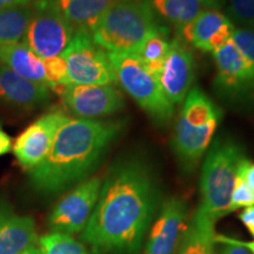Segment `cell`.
I'll return each mask as SVG.
<instances>
[{
  "instance_id": "1",
  "label": "cell",
  "mask_w": 254,
  "mask_h": 254,
  "mask_svg": "<svg viewBox=\"0 0 254 254\" xmlns=\"http://www.w3.org/2000/svg\"><path fill=\"white\" fill-rule=\"evenodd\" d=\"M159 204V187L144 161L128 159L112 168L81 239L101 253L136 254Z\"/></svg>"
},
{
  "instance_id": "2",
  "label": "cell",
  "mask_w": 254,
  "mask_h": 254,
  "mask_svg": "<svg viewBox=\"0 0 254 254\" xmlns=\"http://www.w3.org/2000/svg\"><path fill=\"white\" fill-rule=\"evenodd\" d=\"M125 125V120L68 119L45 160L28 172L31 185L44 194H58L86 180Z\"/></svg>"
},
{
  "instance_id": "3",
  "label": "cell",
  "mask_w": 254,
  "mask_h": 254,
  "mask_svg": "<svg viewBox=\"0 0 254 254\" xmlns=\"http://www.w3.org/2000/svg\"><path fill=\"white\" fill-rule=\"evenodd\" d=\"M157 15L152 0H118L95 24L92 40L107 52L138 55L145 40L165 27Z\"/></svg>"
},
{
  "instance_id": "4",
  "label": "cell",
  "mask_w": 254,
  "mask_h": 254,
  "mask_svg": "<svg viewBox=\"0 0 254 254\" xmlns=\"http://www.w3.org/2000/svg\"><path fill=\"white\" fill-rule=\"evenodd\" d=\"M245 157L244 148L228 138L217 139L206 155L200 176L198 208L214 222L231 213L232 190L238 166Z\"/></svg>"
},
{
  "instance_id": "5",
  "label": "cell",
  "mask_w": 254,
  "mask_h": 254,
  "mask_svg": "<svg viewBox=\"0 0 254 254\" xmlns=\"http://www.w3.org/2000/svg\"><path fill=\"white\" fill-rule=\"evenodd\" d=\"M116 82L154 122L165 124L172 118L174 105L167 99L155 75L136 53L107 52Z\"/></svg>"
},
{
  "instance_id": "6",
  "label": "cell",
  "mask_w": 254,
  "mask_h": 254,
  "mask_svg": "<svg viewBox=\"0 0 254 254\" xmlns=\"http://www.w3.org/2000/svg\"><path fill=\"white\" fill-rule=\"evenodd\" d=\"M74 30L59 7L58 0L32 2V17L23 43L41 59L62 56L71 43Z\"/></svg>"
},
{
  "instance_id": "7",
  "label": "cell",
  "mask_w": 254,
  "mask_h": 254,
  "mask_svg": "<svg viewBox=\"0 0 254 254\" xmlns=\"http://www.w3.org/2000/svg\"><path fill=\"white\" fill-rule=\"evenodd\" d=\"M214 87L218 95L227 103L247 105L254 103V65L228 40L214 51Z\"/></svg>"
},
{
  "instance_id": "8",
  "label": "cell",
  "mask_w": 254,
  "mask_h": 254,
  "mask_svg": "<svg viewBox=\"0 0 254 254\" xmlns=\"http://www.w3.org/2000/svg\"><path fill=\"white\" fill-rule=\"evenodd\" d=\"M62 57L67 67L69 84H116V78L106 51L92 40L90 33L75 32Z\"/></svg>"
},
{
  "instance_id": "9",
  "label": "cell",
  "mask_w": 254,
  "mask_h": 254,
  "mask_svg": "<svg viewBox=\"0 0 254 254\" xmlns=\"http://www.w3.org/2000/svg\"><path fill=\"white\" fill-rule=\"evenodd\" d=\"M103 182L93 177L75 185L64 195L49 215L51 232L73 234L81 233L93 213Z\"/></svg>"
},
{
  "instance_id": "10",
  "label": "cell",
  "mask_w": 254,
  "mask_h": 254,
  "mask_svg": "<svg viewBox=\"0 0 254 254\" xmlns=\"http://www.w3.org/2000/svg\"><path fill=\"white\" fill-rule=\"evenodd\" d=\"M58 93L66 110L77 119L104 118L125 107L123 93L113 85L68 84Z\"/></svg>"
},
{
  "instance_id": "11",
  "label": "cell",
  "mask_w": 254,
  "mask_h": 254,
  "mask_svg": "<svg viewBox=\"0 0 254 254\" xmlns=\"http://www.w3.org/2000/svg\"><path fill=\"white\" fill-rule=\"evenodd\" d=\"M68 120L62 110H51L27 126L14 141L13 153L19 165L30 172L45 160L57 132Z\"/></svg>"
},
{
  "instance_id": "12",
  "label": "cell",
  "mask_w": 254,
  "mask_h": 254,
  "mask_svg": "<svg viewBox=\"0 0 254 254\" xmlns=\"http://www.w3.org/2000/svg\"><path fill=\"white\" fill-rule=\"evenodd\" d=\"M189 209L183 199L171 198L161 205L144 254H177L186 231Z\"/></svg>"
},
{
  "instance_id": "13",
  "label": "cell",
  "mask_w": 254,
  "mask_h": 254,
  "mask_svg": "<svg viewBox=\"0 0 254 254\" xmlns=\"http://www.w3.org/2000/svg\"><path fill=\"white\" fill-rule=\"evenodd\" d=\"M195 78V62L185 41L174 37L158 82L166 98L173 105L184 103Z\"/></svg>"
},
{
  "instance_id": "14",
  "label": "cell",
  "mask_w": 254,
  "mask_h": 254,
  "mask_svg": "<svg viewBox=\"0 0 254 254\" xmlns=\"http://www.w3.org/2000/svg\"><path fill=\"white\" fill-rule=\"evenodd\" d=\"M219 122L205 126H190L182 114L178 118L172 135V150L184 171L190 172L198 166L213 138Z\"/></svg>"
},
{
  "instance_id": "15",
  "label": "cell",
  "mask_w": 254,
  "mask_h": 254,
  "mask_svg": "<svg viewBox=\"0 0 254 254\" xmlns=\"http://www.w3.org/2000/svg\"><path fill=\"white\" fill-rule=\"evenodd\" d=\"M50 88L38 84L0 65V105L19 111H32L47 103Z\"/></svg>"
},
{
  "instance_id": "16",
  "label": "cell",
  "mask_w": 254,
  "mask_h": 254,
  "mask_svg": "<svg viewBox=\"0 0 254 254\" xmlns=\"http://www.w3.org/2000/svg\"><path fill=\"white\" fill-rule=\"evenodd\" d=\"M38 240L33 219L15 213L9 204L0 200V254H20L38 245Z\"/></svg>"
},
{
  "instance_id": "17",
  "label": "cell",
  "mask_w": 254,
  "mask_h": 254,
  "mask_svg": "<svg viewBox=\"0 0 254 254\" xmlns=\"http://www.w3.org/2000/svg\"><path fill=\"white\" fill-rule=\"evenodd\" d=\"M0 65L5 66L26 80L46 85L44 60L24 43L0 47Z\"/></svg>"
},
{
  "instance_id": "18",
  "label": "cell",
  "mask_w": 254,
  "mask_h": 254,
  "mask_svg": "<svg viewBox=\"0 0 254 254\" xmlns=\"http://www.w3.org/2000/svg\"><path fill=\"white\" fill-rule=\"evenodd\" d=\"M118 0H58L63 14L74 32L90 33L105 12Z\"/></svg>"
},
{
  "instance_id": "19",
  "label": "cell",
  "mask_w": 254,
  "mask_h": 254,
  "mask_svg": "<svg viewBox=\"0 0 254 254\" xmlns=\"http://www.w3.org/2000/svg\"><path fill=\"white\" fill-rule=\"evenodd\" d=\"M214 226L215 222L196 208L177 254H217Z\"/></svg>"
},
{
  "instance_id": "20",
  "label": "cell",
  "mask_w": 254,
  "mask_h": 254,
  "mask_svg": "<svg viewBox=\"0 0 254 254\" xmlns=\"http://www.w3.org/2000/svg\"><path fill=\"white\" fill-rule=\"evenodd\" d=\"M228 21H231L230 19L219 9H204L182 31L178 32L176 37L207 52L211 38Z\"/></svg>"
},
{
  "instance_id": "21",
  "label": "cell",
  "mask_w": 254,
  "mask_h": 254,
  "mask_svg": "<svg viewBox=\"0 0 254 254\" xmlns=\"http://www.w3.org/2000/svg\"><path fill=\"white\" fill-rule=\"evenodd\" d=\"M152 5L158 15H160L176 33L204 9H214L208 0H152Z\"/></svg>"
},
{
  "instance_id": "22",
  "label": "cell",
  "mask_w": 254,
  "mask_h": 254,
  "mask_svg": "<svg viewBox=\"0 0 254 254\" xmlns=\"http://www.w3.org/2000/svg\"><path fill=\"white\" fill-rule=\"evenodd\" d=\"M180 114L193 127L205 126L212 122H220L221 119L220 109L199 87L190 88L184 100Z\"/></svg>"
},
{
  "instance_id": "23",
  "label": "cell",
  "mask_w": 254,
  "mask_h": 254,
  "mask_svg": "<svg viewBox=\"0 0 254 254\" xmlns=\"http://www.w3.org/2000/svg\"><path fill=\"white\" fill-rule=\"evenodd\" d=\"M32 17V4L0 9V47L24 39Z\"/></svg>"
},
{
  "instance_id": "24",
  "label": "cell",
  "mask_w": 254,
  "mask_h": 254,
  "mask_svg": "<svg viewBox=\"0 0 254 254\" xmlns=\"http://www.w3.org/2000/svg\"><path fill=\"white\" fill-rule=\"evenodd\" d=\"M171 40L172 39H170V28L165 26L152 33L142 44L138 53L148 71L157 78L163 68L164 62L166 59L168 51H170Z\"/></svg>"
},
{
  "instance_id": "25",
  "label": "cell",
  "mask_w": 254,
  "mask_h": 254,
  "mask_svg": "<svg viewBox=\"0 0 254 254\" xmlns=\"http://www.w3.org/2000/svg\"><path fill=\"white\" fill-rule=\"evenodd\" d=\"M38 247L41 254H88L85 246L72 236L57 232L40 237Z\"/></svg>"
},
{
  "instance_id": "26",
  "label": "cell",
  "mask_w": 254,
  "mask_h": 254,
  "mask_svg": "<svg viewBox=\"0 0 254 254\" xmlns=\"http://www.w3.org/2000/svg\"><path fill=\"white\" fill-rule=\"evenodd\" d=\"M224 6L232 24L254 30V0H225Z\"/></svg>"
},
{
  "instance_id": "27",
  "label": "cell",
  "mask_w": 254,
  "mask_h": 254,
  "mask_svg": "<svg viewBox=\"0 0 254 254\" xmlns=\"http://www.w3.org/2000/svg\"><path fill=\"white\" fill-rule=\"evenodd\" d=\"M46 73V84L50 90L59 92L62 87L69 84L67 67L62 56L43 59Z\"/></svg>"
},
{
  "instance_id": "28",
  "label": "cell",
  "mask_w": 254,
  "mask_h": 254,
  "mask_svg": "<svg viewBox=\"0 0 254 254\" xmlns=\"http://www.w3.org/2000/svg\"><path fill=\"white\" fill-rule=\"evenodd\" d=\"M250 206H254V190L250 189L243 178L237 174L232 190L230 212L232 213L237 209L246 208Z\"/></svg>"
},
{
  "instance_id": "29",
  "label": "cell",
  "mask_w": 254,
  "mask_h": 254,
  "mask_svg": "<svg viewBox=\"0 0 254 254\" xmlns=\"http://www.w3.org/2000/svg\"><path fill=\"white\" fill-rule=\"evenodd\" d=\"M232 41L241 55L254 65V30L236 27L232 33Z\"/></svg>"
},
{
  "instance_id": "30",
  "label": "cell",
  "mask_w": 254,
  "mask_h": 254,
  "mask_svg": "<svg viewBox=\"0 0 254 254\" xmlns=\"http://www.w3.org/2000/svg\"><path fill=\"white\" fill-rule=\"evenodd\" d=\"M215 243L221 244L220 254H251L243 246L238 245L233 241L232 238L225 237V236H215Z\"/></svg>"
},
{
  "instance_id": "31",
  "label": "cell",
  "mask_w": 254,
  "mask_h": 254,
  "mask_svg": "<svg viewBox=\"0 0 254 254\" xmlns=\"http://www.w3.org/2000/svg\"><path fill=\"white\" fill-rule=\"evenodd\" d=\"M237 174L243 178L244 182L247 184L250 189L254 190V163H252L247 157L240 161Z\"/></svg>"
},
{
  "instance_id": "32",
  "label": "cell",
  "mask_w": 254,
  "mask_h": 254,
  "mask_svg": "<svg viewBox=\"0 0 254 254\" xmlns=\"http://www.w3.org/2000/svg\"><path fill=\"white\" fill-rule=\"evenodd\" d=\"M239 219L244 226L249 230L251 236L254 238V206L244 208V211L239 214Z\"/></svg>"
},
{
  "instance_id": "33",
  "label": "cell",
  "mask_w": 254,
  "mask_h": 254,
  "mask_svg": "<svg viewBox=\"0 0 254 254\" xmlns=\"http://www.w3.org/2000/svg\"><path fill=\"white\" fill-rule=\"evenodd\" d=\"M12 147H13V145H12L11 136L0 127V157L11 152Z\"/></svg>"
},
{
  "instance_id": "34",
  "label": "cell",
  "mask_w": 254,
  "mask_h": 254,
  "mask_svg": "<svg viewBox=\"0 0 254 254\" xmlns=\"http://www.w3.org/2000/svg\"><path fill=\"white\" fill-rule=\"evenodd\" d=\"M33 1H36V0H0V9L14 7V6L20 5H28L32 4Z\"/></svg>"
},
{
  "instance_id": "35",
  "label": "cell",
  "mask_w": 254,
  "mask_h": 254,
  "mask_svg": "<svg viewBox=\"0 0 254 254\" xmlns=\"http://www.w3.org/2000/svg\"><path fill=\"white\" fill-rule=\"evenodd\" d=\"M232 239H233V238H232ZM233 241L236 244H238V245L243 246L244 249H246L251 254H254V240L253 241H241V240L233 239Z\"/></svg>"
},
{
  "instance_id": "36",
  "label": "cell",
  "mask_w": 254,
  "mask_h": 254,
  "mask_svg": "<svg viewBox=\"0 0 254 254\" xmlns=\"http://www.w3.org/2000/svg\"><path fill=\"white\" fill-rule=\"evenodd\" d=\"M20 254H41V252H40L38 245H33V246L28 247V249H26L25 251H23Z\"/></svg>"
},
{
  "instance_id": "37",
  "label": "cell",
  "mask_w": 254,
  "mask_h": 254,
  "mask_svg": "<svg viewBox=\"0 0 254 254\" xmlns=\"http://www.w3.org/2000/svg\"><path fill=\"white\" fill-rule=\"evenodd\" d=\"M209 2H211L212 7L214 9H219L220 7H222L225 4V0H208Z\"/></svg>"
}]
</instances>
